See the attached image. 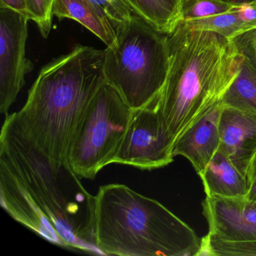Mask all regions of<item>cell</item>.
Listing matches in <instances>:
<instances>
[{
  "label": "cell",
  "mask_w": 256,
  "mask_h": 256,
  "mask_svg": "<svg viewBox=\"0 0 256 256\" xmlns=\"http://www.w3.org/2000/svg\"><path fill=\"white\" fill-rule=\"evenodd\" d=\"M53 14L59 20L66 18L78 22L107 47L116 44L114 26L107 14L90 0H54Z\"/></svg>",
  "instance_id": "13"
},
{
  "label": "cell",
  "mask_w": 256,
  "mask_h": 256,
  "mask_svg": "<svg viewBox=\"0 0 256 256\" xmlns=\"http://www.w3.org/2000/svg\"><path fill=\"white\" fill-rule=\"evenodd\" d=\"M134 16L170 36L182 20V0H124Z\"/></svg>",
  "instance_id": "14"
},
{
  "label": "cell",
  "mask_w": 256,
  "mask_h": 256,
  "mask_svg": "<svg viewBox=\"0 0 256 256\" xmlns=\"http://www.w3.org/2000/svg\"><path fill=\"white\" fill-rule=\"evenodd\" d=\"M116 34V44L104 50L106 82L132 110L155 104L168 71V36L134 14Z\"/></svg>",
  "instance_id": "5"
},
{
  "label": "cell",
  "mask_w": 256,
  "mask_h": 256,
  "mask_svg": "<svg viewBox=\"0 0 256 256\" xmlns=\"http://www.w3.org/2000/svg\"><path fill=\"white\" fill-rule=\"evenodd\" d=\"M108 17L118 32L131 22L134 13L124 0H90Z\"/></svg>",
  "instance_id": "20"
},
{
  "label": "cell",
  "mask_w": 256,
  "mask_h": 256,
  "mask_svg": "<svg viewBox=\"0 0 256 256\" xmlns=\"http://www.w3.org/2000/svg\"><path fill=\"white\" fill-rule=\"evenodd\" d=\"M29 22L14 10L0 8V112L6 116L34 68L26 56Z\"/></svg>",
  "instance_id": "8"
},
{
  "label": "cell",
  "mask_w": 256,
  "mask_h": 256,
  "mask_svg": "<svg viewBox=\"0 0 256 256\" xmlns=\"http://www.w3.org/2000/svg\"><path fill=\"white\" fill-rule=\"evenodd\" d=\"M133 110L104 82L80 118L67 154L72 170L80 178L92 180L114 162Z\"/></svg>",
  "instance_id": "6"
},
{
  "label": "cell",
  "mask_w": 256,
  "mask_h": 256,
  "mask_svg": "<svg viewBox=\"0 0 256 256\" xmlns=\"http://www.w3.org/2000/svg\"><path fill=\"white\" fill-rule=\"evenodd\" d=\"M230 40L240 58L256 68V28Z\"/></svg>",
  "instance_id": "21"
},
{
  "label": "cell",
  "mask_w": 256,
  "mask_h": 256,
  "mask_svg": "<svg viewBox=\"0 0 256 256\" xmlns=\"http://www.w3.org/2000/svg\"><path fill=\"white\" fill-rule=\"evenodd\" d=\"M169 66L156 106L169 137L176 139L218 104L239 71L228 38L181 22L168 36Z\"/></svg>",
  "instance_id": "3"
},
{
  "label": "cell",
  "mask_w": 256,
  "mask_h": 256,
  "mask_svg": "<svg viewBox=\"0 0 256 256\" xmlns=\"http://www.w3.org/2000/svg\"><path fill=\"white\" fill-rule=\"evenodd\" d=\"M203 214L209 226L208 236L223 240H256V202L244 197L206 196Z\"/></svg>",
  "instance_id": "9"
},
{
  "label": "cell",
  "mask_w": 256,
  "mask_h": 256,
  "mask_svg": "<svg viewBox=\"0 0 256 256\" xmlns=\"http://www.w3.org/2000/svg\"><path fill=\"white\" fill-rule=\"evenodd\" d=\"M256 256V240H223L206 235L200 240L197 256Z\"/></svg>",
  "instance_id": "17"
},
{
  "label": "cell",
  "mask_w": 256,
  "mask_h": 256,
  "mask_svg": "<svg viewBox=\"0 0 256 256\" xmlns=\"http://www.w3.org/2000/svg\"><path fill=\"white\" fill-rule=\"evenodd\" d=\"M246 198L248 200L256 202V178L248 182V191Z\"/></svg>",
  "instance_id": "23"
},
{
  "label": "cell",
  "mask_w": 256,
  "mask_h": 256,
  "mask_svg": "<svg viewBox=\"0 0 256 256\" xmlns=\"http://www.w3.org/2000/svg\"><path fill=\"white\" fill-rule=\"evenodd\" d=\"M236 6L221 0H182V20L224 14L232 11Z\"/></svg>",
  "instance_id": "18"
},
{
  "label": "cell",
  "mask_w": 256,
  "mask_h": 256,
  "mask_svg": "<svg viewBox=\"0 0 256 256\" xmlns=\"http://www.w3.org/2000/svg\"><path fill=\"white\" fill-rule=\"evenodd\" d=\"M247 180L248 182L252 180L254 178H256V154L252 160L251 163L248 166V172H247Z\"/></svg>",
  "instance_id": "24"
},
{
  "label": "cell",
  "mask_w": 256,
  "mask_h": 256,
  "mask_svg": "<svg viewBox=\"0 0 256 256\" xmlns=\"http://www.w3.org/2000/svg\"><path fill=\"white\" fill-rule=\"evenodd\" d=\"M94 240L100 254L197 256L200 239L162 204L124 184L101 186L95 196Z\"/></svg>",
  "instance_id": "4"
},
{
  "label": "cell",
  "mask_w": 256,
  "mask_h": 256,
  "mask_svg": "<svg viewBox=\"0 0 256 256\" xmlns=\"http://www.w3.org/2000/svg\"><path fill=\"white\" fill-rule=\"evenodd\" d=\"M234 8L224 14L181 22L192 29L210 31L232 40L242 32L256 28L254 25L241 18Z\"/></svg>",
  "instance_id": "16"
},
{
  "label": "cell",
  "mask_w": 256,
  "mask_h": 256,
  "mask_svg": "<svg viewBox=\"0 0 256 256\" xmlns=\"http://www.w3.org/2000/svg\"><path fill=\"white\" fill-rule=\"evenodd\" d=\"M0 8L14 10L28 18L25 0H0Z\"/></svg>",
  "instance_id": "22"
},
{
  "label": "cell",
  "mask_w": 256,
  "mask_h": 256,
  "mask_svg": "<svg viewBox=\"0 0 256 256\" xmlns=\"http://www.w3.org/2000/svg\"><path fill=\"white\" fill-rule=\"evenodd\" d=\"M173 146L155 103L133 110L114 163L143 170L160 168L174 161Z\"/></svg>",
  "instance_id": "7"
},
{
  "label": "cell",
  "mask_w": 256,
  "mask_h": 256,
  "mask_svg": "<svg viewBox=\"0 0 256 256\" xmlns=\"http://www.w3.org/2000/svg\"><path fill=\"white\" fill-rule=\"evenodd\" d=\"M199 176L206 196L236 198L246 196L248 187L246 176L220 148Z\"/></svg>",
  "instance_id": "12"
},
{
  "label": "cell",
  "mask_w": 256,
  "mask_h": 256,
  "mask_svg": "<svg viewBox=\"0 0 256 256\" xmlns=\"http://www.w3.org/2000/svg\"><path fill=\"white\" fill-rule=\"evenodd\" d=\"M0 198L14 220L48 242L100 254L95 196L68 164L54 168L7 118L0 136Z\"/></svg>",
  "instance_id": "1"
},
{
  "label": "cell",
  "mask_w": 256,
  "mask_h": 256,
  "mask_svg": "<svg viewBox=\"0 0 256 256\" xmlns=\"http://www.w3.org/2000/svg\"><path fill=\"white\" fill-rule=\"evenodd\" d=\"M220 102L224 107L256 114V68L240 58L238 74Z\"/></svg>",
  "instance_id": "15"
},
{
  "label": "cell",
  "mask_w": 256,
  "mask_h": 256,
  "mask_svg": "<svg viewBox=\"0 0 256 256\" xmlns=\"http://www.w3.org/2000/svg\"><path fill=\"white\" fill-rule=\"evenodd\" d=\"M28 17L38 26L43 38L48 37L53 20L54 0H25Z\"/></svg>",
  "instance_id": "19"
},
{
  "label": "cell",
  "mask_w": 256,
  "mask_h": 256,
  "mask_svg": "<svg viewBox=\"0 0 256 256\" xmlns=\"http://www.w3.org/2000/svg\"><path fill=\"white\" fill-rule=\"evenodd\" d=\"M104 50L77 44L42 68L26 104L7 115L16 128L59 170L85 110L106 82Z\"/></svg>",
  "instance_id": "2"
},
{
  "label": "cell",
  "mask_w": 256,
  "mask_h": 256,
  "mask_svg": "<svg viewBox=\"0 0 256 256\" xmlns=\"http://www.w3.org/2000/svg\"><path fill=\"white\" fill-rule=\"evenodd\" d=\"M218 131L220 149L246 176L248 166L256 154V114L223 106Z\"/></svg>",
  "instance_id": "10"
},
{
  "label": "cell",
  "mask_w": 256,
  "mask_h": 256,
  "mask_svg": "<svg viewBox=\"0 0 256 256\" xmlns=\"http://www.w3.org/2000/svg\"><path fill=\"white\" fill-rule=\"evenodd\" d=\"M228 4H233V5H242V4H251L256 2V0H221Z\"/></svg>",
  "instance_id": "25"
},
{
  "label": "cell",
  "mask_w": 256,
  "mask_h": 256,
  "mask_svg": "<svg viewBox=\"0 0 256 256\" xmlns=\"http://www.w3.org/2000/svg\"><path fill=\"white\" fill-rule=\"evenodd\" d=\"M221 102L182 133L173 146L174 156H182L192 164L198 174L204 170L220 148L218 131Z\"/></svg>",
  "instance_id": "11"
}]
</instances>
